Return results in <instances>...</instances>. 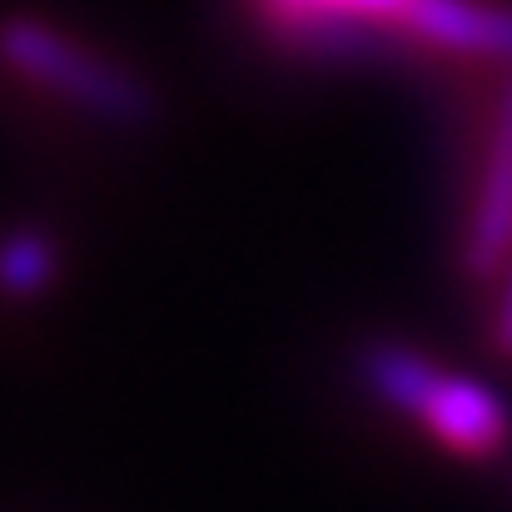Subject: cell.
I'll use <instances>...</instances> for the list:
<instances>
[{
    "label": "cell",
    "mask_w": 512,
    "mask_h": 512,
    "mask_svg": "<svg viewBox=\"0 0 512 512\" xmlns=\"http://www.w3.org/2000/svg\"><path fill=\"white\" fill-rule=\"evenodd\" d=\"M269 45L304 60L383 50L512 65V5L498 0H239Z\"/></svg>",
    "instance_id": "obj_1"
},
{
    "label": "cell",
    "mask_w": 512,
    "mask_h": 512,
    "mask_svg": "<svg viewBox=\"0 0 512 512\" xmlns=\"http://www.w3.org/2000/svg\"><path fill=\"white\" fill-rule=\"evenodd\" d=\"M363 383L398 413L418 418L458 458H493L508 438V408L498 403V393L473 378L443 373L398 343H378L363 353Z\"/></svg>",
    "instance_id": "obj_2"
},
{
    "label": "cell",
    "mask_w": 512,
    "mask_h": 512,
    "mask_svg": "<svg viewBox=\"0 0 512 512\" xmlns=\"http://www.w3.org/2000/svg\"><path fill=\"white\" fill-rule=\"evenodd\" d=\"M0 65L30 80L35 90L60 95L65 105L105 120V125H140L150 115V95L120 65L90 55L70 35L40 20H5L0 25Z\"/></svg>",
    "instance_id": "obj_3"
},
{
    "label": "cell",
    "mask_w": 512,
    "mask_h": 512,
    "mask_svg": "<svg viewBox=\"0 0 512 512\" xmlns=\"http://www.w3.org/2000/svg\"><path fill=\"white\" fill-rule=\"evenodd\" d=\"M512 259V65L503 95L493 105V125L483 135V160L473 174L468 214H463V264L473 279H498Z\"/></svg>",
    "instance_id": "obj_4"
},
{
    "label": "cell",
    "mask_w": 512,
    "mask_h": 512,
    "mask_svg": "<svg viewBox=\"0 0 512 512\" xmlns=\"http://www.w3.org/2000/svg\"><path fill=\"white\" fill-rule=\"evenodd\" d=\"M45 279H50V249L40 239L20 234V239H10L0 249V284L10 294H35Z\"/></svg>",
    "instance_id": "obj_5"
},
{
    "label": "cell",
    "mask_w": 512,
    "mask_h": 512,
    "mask_svg": "<svg viewBox=\"0 0 512 512\" xmlns=\"http://www.w3.org/2000/svg\"><path fill=\"white\" fill-rule=\"evenodd\" d=\"M503 294H498V314H493V343L512 358V259L503 264Z\"/></svg>",
    "instance_id": "obj_6"
}]
</instances>
